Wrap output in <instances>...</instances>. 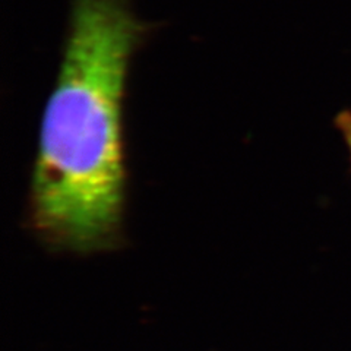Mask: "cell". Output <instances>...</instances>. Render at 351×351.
Listing matches in <instances>:
<instances>
[{
	"label": "cell",
	"mask_w": 351,
	"mask_h": 351,
	"mask_svg": "<svg viewBox=\"0 0 351 351\" xmlns=\"http://www.w3.org/2000/svg\"><path fill=\"white\" fill-rule=\"evenodd\" d=\"M148 29L130 0H72L29 192V223L50 249L91 255L122 241L125 84Z\"/></svg>",
	"instance_id": "obj_1"
},
{
	"label": "cell",
	"mask_w": 351,
	"mask_h": 351,
	"mask_svg": "<svg viewBox=\"0 0 351 351\" xmlns=\"http://www.w3.org/2000/svg\"><path fill=\"white\" fill-rule=\"evenodd\" d=\"M337 122H338V128L341 129V132L344 134V138L347 141V144L350 145V151H351V112L339 114Z\"/></svg>",
	"instance_id": "obj_2"
}]
</instances>
